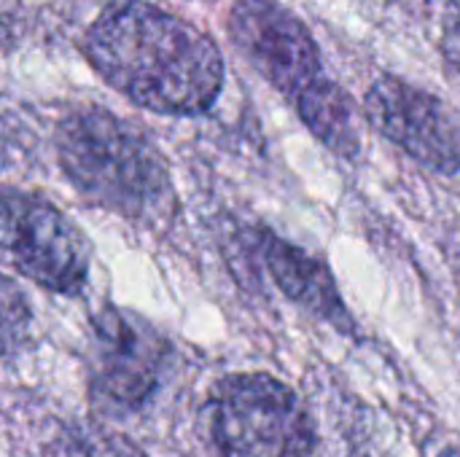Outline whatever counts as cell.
Listing matches in <instances>:
<instances>
[{"mask_svg": "<svg viewBox=\"0 0 460 457\" xmlns=\"http://www.w3.org/2000/svg\"><path fill=\"white\" fill-rule=\"evenodd\" d=\"M84 48L116 92L156 113H205L224 86L218 46L199 27L143 0L105 8Z\"/></svg>", "mask_w": 460, "mask_h": 457, "instance_id": "6da1fadb", "label": "cell"}, {"mask_svg": "<svg viewBox=\"0 0 460 457\" xmlns=\"http://www.w3.org/2000/svg\"><path fill=\"white\" fill-rule=\"evenodd\" d=\"M57 154L84 199L143 226L172 215L167 162L132 124L105 110L70 113L57 129Z\"/></svg>", "mask_w": 460, "mask_h": 457, "instance_id": "7a4b0ae2", "label": "cell"}, {"mask_svg": "<svg viewBox=\"0 0 460 457\" xmlns=\"http://www.w3.org/2000/svg\"><path fill=\"white\" fill-rule=\"evenodd\" d=\"M221 457H313L315 426L299 396L270 374H234L210 393Z\"/></svg>", "mask_w": 460, "mask_h": 457, "instance_id": "3957f363", "label": "cell"}, {"mask_svg": "<svg viewBox=\"0 0 460 457\" xmlns=\"http://www.w3.org/2000/svg\"><path fill=\"white\" fill-rule=\"evenodd\" d=\"M0 259L32 283L78 294L89 277V245L54 205L0 186Z\"/></svg>", "mask_w": 460, "mask_h": 457, "instance_id": "277c9868", "label": "cell"}, {"mask_svg": "<svg viewBox=\"0 0 460 457\" xmlns=\"http://www.w3.org/2000/svg\"><path fill=\"white\" fill-rule=\"evenodd\" d=\"M369 124L407 156L437 175L460 172V119L456 110L399 75H380L364 97Z\"/></svg>", "mask_w": 460, "mask_h": 457, "instance_id": "5b68a950", "label": "cell"}, {"mask_svg": "<svg viewBox=\"0 0 460 457\" xmlns=\"http://www.w3.org/2000/svg\"><path fill=\"white\" fill-rule=\"evenodd\" d=\"M229 32L245 59L291 102L329 78L310 30L272 0H240Z\"/></svg>", "mask_w": 460, "mask_h": 457, "instance_id": "8992f818", "label": "cell"}, {"mask_svg": "<svg viewBox=\"0 0 460 457\" xmlns=\"http://www.w3.org/2000/svg\"><path fill=\"white\" fill-rule=\"evenodd\" d=\"M94 388L119 407L151 396L164 361V345L135 315L105 310L94 321Z\"/></svg>", "mask_w": 460, "mask_h": 457, "instance_id": "52a82bcc", "label": "cell"}, {"mask_svg": "<svg viewBox=\"0 0 460 457\" xmlns=\"http://www.w3.org/2000/svg\"><path fill=\"white\" fill-rule=\"evenodd\" d=\"M261 253L264 261L275 277V283L283 288L286 296L299 302L302 307L313 310L323 321L334 323L337 329H350V315L345 310V302L340 296L337 280L329 272V267L302 248L264 232L261 234Z\"/></svg>", "mask_w": 460, "mask_h": 457, "instance_id": "ba28073f", "label": "cell"}, {"mask_svg": "<svg viewBox=\"0 0 460 457\" xmlns=\"http://www.w3.org/2000/svg\"><path fill=\"white\" fill-rule=\"evenodd\" d=\"M294 108L299 119L305 121V127L326 148H332L334 154L345 159H356L361 154L356 105L340 83H334L332 78H323L318 86L296 97Z\"/></svg>", "mask_w": 460, "mask_h": 457, "instance_id": "9c48e42d", "label": "cell"}, {"mask_svg": "<svg viewBox=\"0 0 460 457\" xmlns=\"http://www.w3.org/2000/svg\"><path fill=\"white\" fill-rule=\"evenodd\" d=\"M32 312L24 294L0 275V356L19 353L30 339Z\"/></svg>", "mask_w": 460, "mask_h": 457, "instance_id": "30bf717a", "label": "cell"}, {"mask_svg": "<svg viewBox=\"0 0 460 457\" xmlns=\"http://www.w3.org/2000/svg\"><path fill=\"white\" fill-rule=\"evenodd\" d=\"M442 54H445L447 65L458 73L460 78V11L450 19V24L445 27V35H442Z\"/></svg>", "mask_w": 460, "mask_h": 457, "instance_id": "8fae6325", "label": "cell"}, {"mask_svg": "<svg viewBox=\"0 0 460 457\" xmlns=\"http://www.w3.org/2000/svg\"><path fill=\"white\" fill-rule=\"evenodd\" d=\"M442 457H460V450H447Z\"/></svg>", "mask_w": 460, "mask_h": 457, "instance_id": "7c38bea8", "label": "cell"}, {"mask_svg": "<svg viewBox=\"0 0 460 457\" xmlns=\"http://www.w3.org/2000/svg\"><path fill=\"white\" fill-rule=\"evenodd\" d=\"M3 3H5V0H0V5H3Z\"/></svg>", "mask_w": 460, "mask_h": 457, "instance_id": "4fadbf2b", "label": "cell"}]
</instances>
